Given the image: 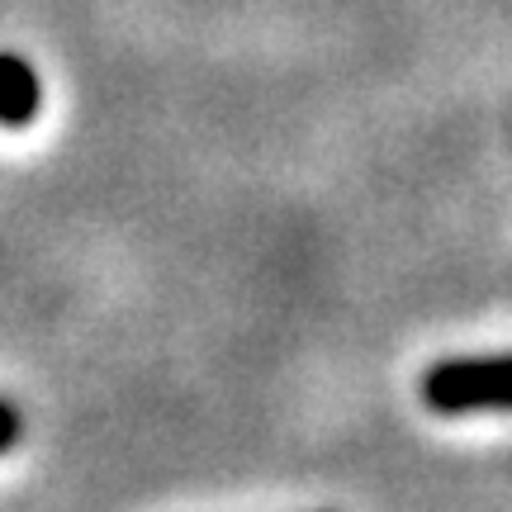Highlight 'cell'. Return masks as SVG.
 Wrapping results in <instances>:
<instances>
[{"mask_svg":"<svg viewBox=\"0 0 512 512\" xmlns=\"http://www.w3.org/2000/svg\"><path fill=\"white\" fill-rule=\"evenodd\" d=\"M422 403L446 418L512 408V351L508 356H451L427 366Z\"/></svg>","mask_w":512,"mask_h":512,"instance_id":"1","label":"cell"},{"mask_svg":"<svg viewBox=\"0 0 512 512\" xmlns=\"http://www.w3.org/2000/svg\"><path fill=\"white\" fill-rule=\"evenodd\" d=\"M43 110L38 72L19 53H0V128H29Z\"/></svg>","mask_w":512,"mask_h":512,"instance_id":"2","label":"cell"},{"mask_svg":"<svg viewBox=\"0 0 512 512\" xmlns=\"http://www.w3.org/2000/svg\"><path fill=\"white\" fill-rule=\"evenodd\" d=\"M19 437H24V413H19L15 403L0 394V456H5V451H10Z\"/></svg>","mask_w":512,"mask_h":512,"instance_id":"3","label":"cell"}]
</instances>
